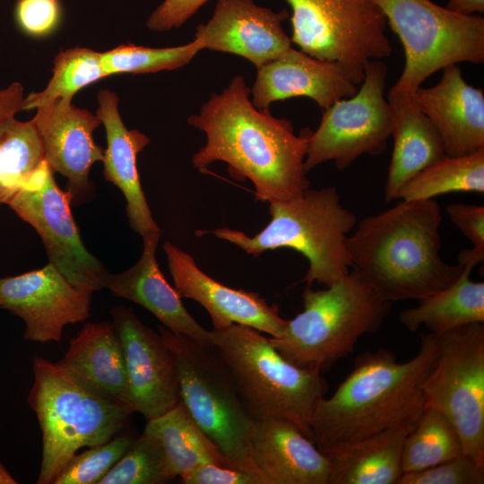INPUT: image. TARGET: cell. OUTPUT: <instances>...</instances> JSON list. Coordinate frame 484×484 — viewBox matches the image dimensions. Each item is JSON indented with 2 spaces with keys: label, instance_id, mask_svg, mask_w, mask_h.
Segmentation results:
<instances>
[{
  "label": "cell",
  "instance_id": "1",
  "mask_svg": "<svg viewBox=\"0 0 484 484\" xmlns=\"http://www.w3.org/2000/svg\"><path fill=\"white\" fill-rule=\"evenodd\" d=\"M250 94L244 77L236 75L188 117L207 139L192 165L203 171L215 161L225 162L233 178L252 182L257 201L298 198L310 186L304 161L312 131L296 134L290 120L257 109Z\"/></svg>",
  "mask_w": 484,
  "mask_h": 484
},
{
  "label": "cell",
  "instance_id": "2",
  "mask_svg": "<svg viewBox=\"0 0 484 484\" xmlns=\"http://www.w3.org/2000/svg\"><path fill=\"white\" fill-rule=\"evenodd\" d=\"M441 222L434 199L401 200L362 219L347 238L351 269L391 304L419 301L448 287L464 266L442 259Z\"/></svg>",
  "mask_w": 484,
  "mask_h": 484
},
{
  "label": "cell",
  "instance_id": "3",
  "mask_svg": "<svg viewBox=\"0 0 484 484\" xmlns=\"http://www.w3.org/2000/svg\"><path fill=\"white\" fill-rule=\"evenodd\" d=\"M419 338L418 353L405 362L383 348L361 353L334 393L319 400L310 428L322 453L385 429L424 400L421 387L436 356L438 335L420 333Z\"/></svg>",
  "mask_w": 484,
  "mask_h": 484
},
{
  "label": "cell",
  "instance_id": "4",
  "mask_svg": "<svg viewBox=\"0 0 484 484\" xmlns=\"http://www.w3.org/2000/svg\"><path fill=\"white\" fill-rule=\"evenodd\" d=\"M269 213V223L253 237L227 227L196 234H212L254 257L268 250L293 249L308 262L302 280L307 286L316 281L329 287L349 273L347 238L357 225V218L341 204L333 186L308 188L298 198L270 202Z\"/></svg>",
  "mask_w": 484,
  "mask_h": 484
},
{
  "label": "cell",
  "instance_id": "5",
  "mask_svg": "<svg viewBox=\"0 0 484 484\" xmlns=\"http://www.w3.org/2000/svg\"><path fill=\"white\" fill-rule=\"evenodd\" d=\"M302 299L303 311L269 340L290 363L320 373L351 354L361 336L380 329L391 309L353 269L325 290L307 286Z\"/></svg>",
  "mask_w": 484,
  "mask_h": 484
},
{
  "label": "cell",
  "instance_id": "6",
  "mask_svg": "<svg viewBox=\"0 0 484 484\" xmlns=\"http://www.w3.org/2000/svg\"><path fill=\"white\" fill-rule=\"evenodd\" d=\"M32 369L27 402L42 432L37 483L50 484L81 448L109 441L134 411L90 391L57 362L35 357Z\"/></svg>",
  "mask_w": 484,
  "mask_h": 484
},
{
  "label": "cell",
  "instance_id": "7",
  "mask_svg": "<svg viewBox=\"0 0 484 484\" xmlns=\"http://www.w3.org/2000/svg\"><path fill=\"white\" fill-rule=\"evenodd\" d=\"M211 332L253 418L287 419L312 440L311 417L328 390L322 373L290 363L269 337L249 326L234 324Z\"/></svg>",
  "mask_w": 484,
  "mask_h": 484
},
{
  "label": "cell",
  "instance_id": "8",
  "mask_svg": "<svg viewBox=\"0 0 484 484\" xmlns=\"http://www.w3.org/2000/svg\"><path fill=\"white\" fill-rule=\"evenodd\" d=\"M159 330L174 355L180 402L229 467L257 475L251 458L256 420L215 346L162 324Z\"/></svg>",
  "mask_w": 484,
  "mask_h": 484
},
{
  "label": "cell",
  "instance_id": "9",
  "mask_svg": "<svg viewBox=\"0 0 484 484\" xmlns=\"http://www.w3.org/2000/svg\"><path fill=\"white\" fill-rule=\"evenodd\" d=\"M399 37L404 69L391 88L413 93L434 73L484 61V19L452 12L430 0H373Z\"/></svg>",
  "mask_w": 484,
  "mask_h": 484
},
{
  "label": "cell",
  "instance_id": "10",
  "mask_svg": "<svg viewBox=\"0 0 484 484\" xmlns=\"http://www.w3.org/2000/svg\"><path fill=\"white\" fill-rule=\"evenodd\" d=\"M291 42L320 60L340 64L359 85L364 65L392 53L387 22L373 0H286Z\"/></svg>",
  "mask_w": 484,
  "mask_h": 484
},
{
  "label": "cell",
  "instance_id": "11",
  "mask_svg": "<svg viewBox=\"0 0 484 484\" xmlns=\"http://www.w3.org/2000/svg\"><path fill=\"white\" fill-rule=\"evenodd\" d=\"M421 393L424 404L455 427L463 454L484 465V323L438 335L436 356Z\"/></svg>",
  "mask_w": 484,
  "mask_h": 484
},
{
  "label": "cell",
  "instance_id": "12",
  "mask_svg": "<svg viewBox=\"0 0 484 484\" xmlns=\"http://www.w3.org/2000/svg\"><path fill=\"white\" fill-rule=\"evenodd\" d=\"M386 74L381 59L366 62L359 90L324 109L317 129L309 136L307 173L328 160L345 170L361 155L376 156L385 150L393 129L392 110L384 95Z\"/></svg>",
  "mask_w": 484,
  "mask_h": 484
},
{
  "label": "cell",
  "instance_id": "13",
  "mask_svg": "<svg viewBox=\"0 0 484 484\" xmlns=\"http://www.w3.org/2000/svg\"><path fill=\"white\" fill-rule=\"evenodd\" d=\"M71 203L45 161L7 205L39 233L49 263L73 286L92 293L106 288L109 272L84 246Z\"/></svg>",
  "mask_w": 484,
  "mask_h": 484
},
{
  "label": "cell",
  "instance_id": "14",
  "mask_svg": "<svg viewBox=\"0 0 484 484\" xmlns=\"http://www.w3.org/2000/svg\"><path fill=\"white\" fill-rule=\"evenodd\" d=\"M91 292L73 286L50 263L0 278V308L20 317L26 341H60L64 327L90 316Z\"/></svg>",
  "mask_w": 484,
  "mask_h": 484
},
{
  "label": "cell",
  "instance_id": "15",
  "mask_svg": "<svg viewBox=\"0 0 484 484\" xmlns=\"http://www.w3.org/2000/svg\"><path fill=\"white\" fill-rule=\"evenodd\" d=\"M110 312L123 348L133 409L146 421L158 418L180 402L174 355L132 307L119 305Z\"/></svg>",
  "mask_w": 484,
  "mask_h": 484
},
{
  "label": "cell",
  "instance_id": "16",
  "mask_svg": "<svg viewBox=\"0 0 484 484\" xmlns=\"http://www.w3.org/2000/svg\"><path fill=\"white\" fill-rule=\"evenodd\" d=\"M33 120L42 139L45 160L51 171L66 179L72 203H82L93 194L89 180L91 166L102 161L104 151L92 134L101 121L71 99H56L37 108Z\"/></svg>",
  "mask_w": 484,
  "mask_h": 484
},
{
  "label": "cell",
  "instance_id": "17",
  "mask_svg": "<svg viewBox=\"0 0 484 484\" xmlns=\"http://www.w3.org/2000/svg\"><path fill=\"white\" fill-rule=\"evenodd\" d=\"M168 266L175 289L181 297L199 303L209 314L213 329L237 324L249 326L271 337L281 336L288 320L279 308L258 293L228 287L206 273L194 257L170 242L164 244Z\"/></svg>",
  "mask_w": 484,
  "mask_h": 484
},
{
  "label": "cell",
  "instance_id": "18",
  "mask_svg": "<svg viewBox=\"0 0 484 484\" xmlns=\"http://www.w3.org/2000/svg\"><path fill=\"white\" fill-rule=\"evenodd\" d=\"M287 10L273 12L253 0H218L211 19L194 34L201 49L240 56L256 68L276 59L291 47L282 28Z\"/></svg>",
  "mask_w": 484,
  "mask_h": 484
},
{
  "label": "cell",
  "instance_id": "19",
  "mask_svg": "<svg viewBox=\"0 0 484 484\" xmlns=\"http://www.w3.org/2000/svg\"><path fill=\"white\" fill-rule=\"evenodd\" d=\"M350 73L338 63L320 60L290 47L276 59L257 68L252 103L269 111L277 100L295 97L312 99L325 109L358 91Z\"/></svg>",
  "mask_w": 484,
  "mask_h": 484
},
{
  "label": "cell",
  "instance_id": "20",
  "mask_svg": "<svg viewBox=\"0 0 484 484\" xmlns=\"http://www.w3.org/2000/svg\"><path fill=\"white\" fill-rule=\"evenodd\" d=\"M413 97L441 136L445 155L484 148V94L464 81L457 65L444 68L439 82L419 87Z\"/></svg>",
  "mask_w": 484,
  "mask_h": 484
},
{
  "label": "cell",
  "instance_id": "21",
  "mask_svg": "<svg viewBox=\"0 0 484 484\" xmlns=\"http://www.w3.org/2000/svg\"><path fill=\"white\" fill-rule=\"evenodd\" d=\"M251 458L264 484H328L329 481L327 456L287 419L256 420Z\"/></svg>",
  "mask_w": 484,
  "mask_h": 484
},
{
  "label": "cell",
  "instance_id": "22",
  "mask_svg": "<svg viewBox=\"0 0 484 484\" xmlns=\"http://www.w3.org/2000/svg\"><path fill=\"white\" fill-rule=\"evenodd\" d=\"M142 237L143 248L140 259L120 273H109L106 288L114 296L133 301L150 311L172 333L204 344H213L212 332L189 314L181 296L167 281L159 267L156 250L160 230L149 231Z\"/></svg>",
  "mask_w": 484,
  "mask_h": 484
},
{
  "label": "cell",
  "instance_id": "23",
  "mask_svg": "<svg viewBox=\"0 0 484 484\" xmlns=\"http://www.w3.org/2000/svg\"><path fill=\"white\" fill-rule=\"evenodd\" d=\"M96 116L106 129L108 147L103 157L104 178L123 193L129 224L141 236L160 230L154 220L142 188L136 158L150 138L136 129H128L118 111V97L108 89L98 94Z\"/></svg>",
  "mask_w": 484,
  "mask_h": 484
},
{
  "label": "cell",
  "instance_id": "24",
  "mask_svg": "<svg viewBox=\"0 0 484 484\" xmlns=\"http://www.w3.org/2000/svg\"><path fill=\"white\" fill-rule=\"evenodd\" d=\"M57 363L90 391L133 409L123 348L112 322L86 323Z\"/></svg>",
  "mask_w": 484,
  "mask_h": 484
},
{
  "label": "cell",
  "instance_id": "25",
  "mask_svg": "<svg viewBox=\"0 0 484 484\" xmlns=\"http://www.w3.org/2000/svg\"><path fill=\"white\" fill-rule=\"evenodd\" d=\"M424 409V400L385 429L324 454L328 484H397L404 440Z\"/></svg>",
  "mask_w": 484,
  "mask_h": 484
},
{
  "label": "cell",
  "instance_id": "26",
  "mask_svg": "<svg viewBox=\"0 0 484 484\" xmlns=\"http://www.w3.org/2000/svg\"><path fill=\"white\" fill-rule=\"evenodd\" d=\"M393 148L385 187L387 203L398 198L401 188L419 171L445 156L443 141L422 112L413 93L390 90Z\"/></svg>",
  "mask_w": 484,
  "mask_h": 484
},
{
  "label": "cell",
  "instance_id": "27",
  "mask_svg": "<svg viewBox=\"0 0 484 484\" xmlns=\"http://www.w3.org/2000/svg\"><path fill=\"white\" fill-rule=\"evenodd\" d=\"M471 266L448 287L420 300L399 314L401 324L411 332L421 326L441 335L470 324L484 323V282L470 278Z\"/></svg>",
  "mask_w": 484,
  "mask_h": 484
},
{
  "label": "cell",
  "instance_id": "28",
  "mask_svg": "<svg viewBox=\"0 0 484 484\" xmlns=\"http://www.w3.org/2000/svg\"><path fill=\"white\" fill-rule=\"evenodd\" d=\"M143 432L160 445L169 479H181L208 463L229 467L180 402L161 416L148 420Z\"/></svg>",
  "mask_w": 484,
  "mask_h": 484
},
{
  "label": "cell",
  "instance_id": "29",
  "mask_svg": "<svg viewBox=\"0 0 484 484\" xmlns=\"http://www.w3.org/2000/svg\"><path fill=\"white\" fill-rule=\"evenodd\" d=\"M42 139L32 119L0 121V204L8 203L45 163Z\"/></svg>",
  "mask_w": 484,
  "mask_h": 484
},
{
  "label": "cell",
  "instance_id": "30",
  "mask_svg": "<svg viewBox=\"0 0 484 484\" xmlns=\"http://www.w3.org/2000/svg\"><path fill=\"white\" fill-rule=\"evenodd\" d=\"M448 193H484V148L462 156H444L412 177L398 198L428 200Z\"/></svg>",
  "mask_w": 484,
  "mask_h": 484
},
{
  "label": "cell",
  "instance_id": "31",
  "mask_svg": "<svg viewBox=\"0 0 484 484\" xmlns=\"http://www.w3.org/2000/svg\"><path fill=\"white\" fill-rule=\"evenodd\" d=\"M462 454V440L453 423L438 410L424 404L416 425L404 440L402 471H419Z\"/></svg>",
  "mask_w": 484,
  "mask_h": 484
},
{
  "label": "cell",
  "instance_id": "32",
  "mask_svg": "<svg viewBox=\"0 0 484 484\" xmlns=\"http://www.w3.org/2000/svg\"><path fill=\"white\" fill-rule=\"evenodd\" d=\"M108 76L100 52L87 48L65 49L55 57L47 87L24 98L22 110L37 108L58 98L72 100L78 91Z\"/></svg>",
  "mask_w": 484,
  "mask_h": 484
},
{
  "label": "cell",
  "instance_id": "33",
  "mask_svg": "<svg viewBox=\"0 0 484 484\" xmlns=\"http://www.w3.org/2000/svg\"><path fill=\"white\" fill-rule=\"evenodd\" d=\"M200 50L194 39L186 45L161 48L129 44L101 53V59L108 75L146 73L180 68L187 65Z\"/></svg>",
  "mask_w": 484,
  "mask_h": 484
},
{
  "label": "cell",
  "instance_id": "34",
  "mask_svg": "<svg viewBox=\"0 0 484 484\" xmlns=\"http://www.w3.org/2000/svg\"><path fill=\"white\" fill-rule=\"evenodd\" d=\"M168 480L160 445L143 432L98 484H158Z\"/></svg>",
  "mask_w": 484,
  "mask_h": 484
},
{
  "label": "cell",
  "instance_id": "35",
  "mask_svg": "<svg viewBox=\"0 0 484 484\" xmlns=\"http://www.w3.org/2000/svg\"><path fill=\"white\" fill-rule=\"evenodd\" d=\"M135 437L118 434L109 441L75 454L52 484H98L120 460Z\"/></svg>",
  "mask_w": 484,
  "mask_h": 484
},
{
  "label": "cell",
  "instance_id": "36",
  "mask_svg": "<svg viewBox=\"0 0 484 484\" xmlns=\"http://www.w3.org/2000/svg\"><path fill=\"white\" fill-rule=\"evenodd\" d=\"M484 465L462 454L419 471L403 473L397 484H483Z\"/></svg>",
  "mask_w": 484,
  "mask_h": 484
},
{
  "label": "cell",
  "instance_id": "37",
  "mask_svg": "<svg viewBox=\"0 0 484 484\" xmlns=\"http://www.w3.org/2000/svg\"><path fill=\"white\" fill-rule=\"evenodd\" d=\"M445 211L453 224L472 245L471 249L459 253L458 264L474 268L484 260V207L454 203Z\"/></svg>",
  "mask_w": 484,
  "mask_h": 484
},
{
  "label": "cell",
  "instance_id": "38",
  "mask_svg": "<svg viewBox=\"0 0 484 484\" xmlns=\"http://www.w3.org/2000/svg\"><path fill=\"white\" fill-rule=\"evenodd\" d=\"M61 0H17L13 16L18 27L30 36L52 32L62 19Z\"/></svg>",
  "mask_w": 484,
  "mask_h": 484
},
{
  "label": "cell",
  "instance_id": "39",
  "mask_svg": "<svg viewBox=\"0 0 484 484\" xmlns=\"http://www.w3.org/2000/svg\"><path fill=\"white\" fill-rule=\"evenodd\" d=\"M209 0H164L150 15L146 27L164 32L180 27Z\"/></svg>",
  "mask_w": 484,
  "mask_h": 484
},
{
  "label": "cell",
  "instance_id": "40",
  "mask_svg": "<svg viewBox=\"0 0 484 484\" xmlns=\"http://www.w3.org/2000/svg\"><path fill=\"white\" fill-rule=\"evenodd\" d=\"M185 484H264L253 473L224 465L208 463L202 465L181 478Z\"/></svg>",
  "mask_w": 484,
  "mask_h": 484
},
{
  "label": "cell",
  "instance_id": "41",
  "mask_svg": "<svg viewBox=\"0 0 484 484\" xmlns=\"http://www.w3.org/2000/svg\"><path fill=\"white\" fill-rule=\"evenodd\" d=\"M23 100V87L20 82H13L0 90V121L22 111Z\"/></svg>",
  "mask_w": 484,
  "mask_h": 484
},
{
  "label": "cell",
  "instance_id": "42",
  "mask_svg": "<svg viewBox=\"0 0 484 484\" xmlns=\"http://www.w3.org/2000/svg\"><path fill=\"white\" fill-rule=\"evenodd\" d=\"M445 8L454 13L471 15L473 13L484 12V0H449Z\"/></svg>",
  "mask_w": 484,
  "mask_h": 484
},
{
  "label": "cell",
  "instance_id": "43",
  "mask_svg": "<svg viewBox=\"0 0 484 484\" xmlns=\"http://www.w3.org/2000/svg\"><path fill=\"white\" fill-rule=\"evenodd\" d=\"M16 480L9 473L0 462V484H16Z\"/></svg>",
  "mask_w": 484,
  "mask_h": 484
}]
</instances>
